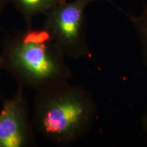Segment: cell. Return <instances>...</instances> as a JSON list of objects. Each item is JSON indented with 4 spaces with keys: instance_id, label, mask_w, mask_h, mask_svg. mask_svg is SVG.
Listing matches in <instances>:
<instances>
[{
    "instance_id": "obj_1",
    "label": "cell",
    "mask_w": 147,
    "mask_h": 147,
    "mask_svg": "<svg viewBox=\"0 0 147 147\" xmlns=\"http://www.w3.org/2000/svg\"><path fill=\"white\" fill-rule=\"evenodd\" d=\"M64 57L45 27L31 25L5 38L0 61L18 85L38 92L70 78Z\"/></svg>"
},
{
    "instance_id": "obj_2",
    "label": "cell",
    "mask_w": 147,
    "mask_h": 147,
    "mask_svg": "<svg viewBox=\"0 0 147 147\" xmlns=\"http://www.w3.org/2000/svg\"><path fill=\"white\" fill-rule=\"evenodd\" d=\"M93 106L80 88L63 82L36 92L32 121L35 131L48 140L66 144L87 131Z\"/></svg>"
},
{
    "instance_id": "obj_3",
    "label": "cell",
    "mask_w": 147,
    "mask_h": 147,
    "mask_svg": "<svg viewBox=\"0 0 147 147\" xmlns=\"http://www.w3.org/2000/svg\"><path fill=\"white\" fill-rule=\"evenodd\" d=\"M101 0L62 1L46 13L43 26L50 32L65 56L79 58L89 53L85 34V10ZM110 1V0H104Z\"/></svg>"
},
{
    "instance_id": "obj_4",
    "label": "cell",
    "mask_w": 147,
    "mask_h": 147,
    "mask_svg": "<svg viewBox=\"0 0 147 147\" xmlns=\"http://www.w3.org/2000/svg\"><path fill=\"white\" fill-rule=\"evenodd\" d=\"M25 88L18 85L10 98L4 99L0 110V147H28L36 143Z\"/></svg>"
},
{
    "instance_id": "obj_5",
    "label": "cell",
    "mask_w": 147,
    "mask_h": 147,
    "mask_svg": "<svg viewBox=\"0 0 147 147\" xmlns=\"http://www.w3.org/2000/svg\"><path fill=\"white\" fill-rule=\"evenodd\" d=\"M19 12L27 26L32 25L34 18L45 14L53 7L65 0H8Z\"/></svg>"
},
{
    "instance_id": "obj_6",
    "label": "cell",
    "mask_w": 147,
    "mask_h": 147,
    "mask_svg": "<svg viewBox=\"0 0 147 147\" xmlns=\"http://www.w3.org/2000/svg\"><path fill=\"white\" fill-rule=\"evenodd\" d=\"M130 18L147 45V8L144 9L140 16L136 17L131 16Z\"/></svg>"
},
{
    "instance_id": "obj_7",
    "label": "cell",
    "mask_w": 147,
    "mask_h": 147,
    "mask_svg": "<svg viewBox=\"0 0 147 147\" xmlns=\"http://www.w3.org/2000/svg\"><path fill=\"white\" fill-rule=\"evenodd\" d=\"M8 0H0V16H1V12L4 8L5 4L8 2Z\"/></svg>"
},
{
    "instance_id": "obj_8",
    "label": "cell",
    "mask_w": 147,
    "mask_h": 147,
    "mask_svg": "<svg viewBox=\"0 0 147 147\" xmlns=\"http://www.w3.org/2000/svg\"><path fill=\"white\" fill-rule=\"evenodd\" d=\"M1 70H2V67H1V61H0V71H1Z\"/></svg>"
}]
</instances>
